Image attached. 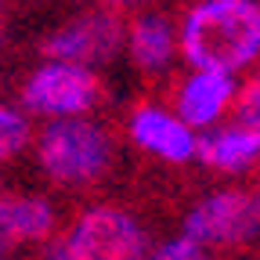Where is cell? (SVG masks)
Instances as JSON below:
<instances>
[{
	"label": "cell",
	"instance_id": "277c9868",
	"mask_svg": "<svg viewBox=\"0 0 260 260\" xmlns=\"http://www.w3.org/2000/svg\"><path fill=\"white\" fill-rule=\"evenodd\" d=\"M256 232V195L242 188L213 191L184 217V239L195 246H232Z\"/></svg>",
	"mask_w": 260,
	"mask_h": 260
},
{
	"label": "cell",
	"instance_id": "4fadbf2b",
	"mask_svg": "<svg viewBox=\"0 0 260 260\" xmlns=\"http://www.w3.org/2000/svg\"><path fill=\"white\" fill-rule=\"evenodd\" d=\"M152 260H213L203 246H195V242H188V239H177V242H167Z\"/></svg>",
	"mask_w": 260,
	"mask_h": 260
},
{
	"label": "cell",
	"instance_id": "8fae6325",
	"mask_svg": "<svg viewBox=\"0 0 260 260\" xmlns=\"http://www.w3.org/2000/svg\"><path fill=\"white\" fill-rule=\"evenodd\" d=\"M170 51H174V40H170V25L162 15H141L130 22V54L141 69L148 73L162 69Z\"/></svg>",
	"mask_w": 260,
	"mask_h": 260
},
{
	"label": "cell",
	"instance_id": "3957f363",
	"mask_svg": "<svg viewBox=\"0 0 260 260\" xmlns=\"http://www.w3.org/2000/svg\"><path fill=\"white\" fill-rule=\"evenodd\" d=\"M65 242H69L73 260H141L145 256L141 224L116 206H98L83 213L76 232Z\"/></svg>",
	"mask_w": 260,
	"mask_h": 260
},
{
	"label": "cell",
	"instance_id": "7c38bea8",
	"mask_svg": "<svg viewBox=\"0 0 260 260\" xmlns=\"http://www.w3.org/2000/svg\"><path fill=\"white\" fill-rule=\"evenodd\" d=\"M25 138H29V123H25L15 109L0 105V159L15 155V152L25 145Z\"/></svg>",
	"mask_w": 260,
	"mask_h": 260
},
{
	"label": "cell",
	"instance_id": "8992f818",
	"mask_svg": "<svg viewBox=\"0 0 260 260\" xmlns=\"http://www.w3.org/2000/svg\"><path fill=\"white\" fill-rule=\"evenodd\" d=\"M123 44V22L116 11L98 8L83 18L61 25L58 32L40 40V54L61 58V65H80V61H109Z\"/></svg>",
	"mask_w": 260,
	"mask_h": 260
},
{
	"label": "cell",
	"instance_id": "ba28073f",
	"mask_svg": "<svg viewBox=\"0 0 260 260\" xmlns=\"http://www.w3.org/2000/svg\"><path fill=\"white\" fill-rule=\"evenodd\" d=\"M232 94H235L232 76H217V73L191 76L184 83V90L177 94V112H181L177 123H195V126L213 123L220 116V109L232 102Z\"/></svg>",
	"mask_w": 260,
	"mask_h": 260
},
{
	"label": "cell",
	"instance_id": "6da1fadb",
	"mask_svg": "<svg viewBox=\"0 0 260 260\" xmlns=\"http://www.w3.org/2000/svg\"><path fill=\"white\" fill-rule=\"evenodd\" d=\"M184 58L203 73L228 76L256 58L260 8L253 0H210L191 8L181 25Z\"/></svg>",
	"mask_w": 260,
	"mask_h": 260
},
{
	"label": "cell",
	"instance_id": "9a60e30c",
	"mask_svg": "<svg viewBox=\"0 0 260 260\" xmlns=\"http://www.w3.org/2000/svg\"><path fill=\"white\" fill-rule=\"evenodd\" d=\"M44 260H73V253H69V242H65V239H54V242H47V249H44Z\"/></svg>",
	"mask_w": 260,
	"mask_h": 260
},
{
	"label": "cell",
	"instance_id": "7a4b0ae2",
	"mask_svg": "<svg viewBox=\"0 0 260 260\" xmlns=\"http://www.w3.org/2000/svg\"><path fill=\"white\" fill-rule=\"evenodd\" d=\"M112 138L98 123L61 119L40 138V162L58 184H87L109 170Z\"/></svg>",
	"mask_w": 260,
	"mask_h": 260
},
{
	"label": "cell",
	"instance_id": "9c48e42d",
	"mask_svg": "<svg viewBox=\"0 0 260 260\" xmlns=\"http://www.w3.org/2000/svg\"><path fill=\"white\" fill-rule=\"evenodd\" d=\"M51 228H54V213L44 199H22V195L0 199V239L8 246L47 239Z\"/></svg>",
	"mask_w": 260,
	"mask_h": 260
},
{
	"label": "cell",
	"instance_id": "2e32d148",
	"mask_svg": "<svg viewBox=\"0 0 260 260\" xmlns=\"http://www.w3.org/2000/svg\"><path fill=\"white\" fill-rule=\"evenodd\" d=\"M0 15H4V4H0Z\"/></svg>",
	"mask_w": 260,
	"mask_h": 260
},
{
	"label": "cell",
	"instance_id": "52a82bcc",
	"mask_svg": "<svg viewBox=\"0 0 260 260\" xmlns=\"http://www.w3.org/2000/svg\"><path fill=\"white\" fill-rule=\"evenodd\" d=\"M130 134L134 141L170 162H188L195 155V138L188 134V126L167 116L162 109H138L130 116Z\"/></svg>",
	"mask_w": 260,
	"mask_h": 260
},
{
	"label": "cell",
	"instance_id": "5bb4252c",
	"mask_svg": "<svg viewBox=\"0 0 260 260\" xmlns=\"http://www.w3.org/2000/svg\"><path fill=\"white\" fill-rule=\"evenodd\" d=\"M242 119H246V126H256V80L246 83V102H239V126H242Z\"/></svg>",
	"mask_w": 260,
	"mask_h": 260
},
{
	"label": "cell",
	"instance_id": "30bf717a",
	"mask_svg": "<svg viewBox=\"0 0 260 260\" xmlns=\"http://www.w3.org/2000/svg\"><path fill=\"white\" fill-rule=\"evenodd\" d=\"M256 148H260L256 126H232V130L206 134V138L195 141L199 159L206 167H220V170H246L256 159Z\"/></svg>",
	"mask_w": 260,
	"mask_h": 260
},
{
	"label": "cell",
	"instance_id": "5b68a950",
	"mask_svg": "<svg viewBox=\"0 0 260 260\" xmlns=\"http://www.w3.org/2000/svg\"><path fill=\"white\" fill-rule=\"evenodd\" d=\"M102 80L87 73L83 65H44L29 76L25 83V105L37 112H54V116H76L102 102Z\"/></svg>",
	"mask_w": 260,
	"mask_h": 260
}]
</instances>
